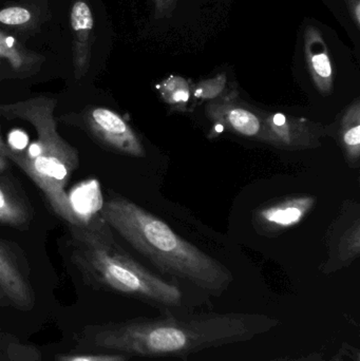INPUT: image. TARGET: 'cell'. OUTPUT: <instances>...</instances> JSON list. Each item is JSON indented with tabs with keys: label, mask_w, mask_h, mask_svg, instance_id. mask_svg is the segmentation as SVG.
<instances>
[{
	"label": "cell",
	"mask_w": 360,
	"mask_h": 361,
	"mask_svg": "<svg viewBox=\"0 0 360 361\" xmlns=\"http://www.w3.org/2000/svg\"><path fill=\"white\" fill-rule=\"evenodd\" d=\"M280 320L259 313H161L95 329L93 345L127 356L188 360L206 350L247 343L276 330Z\"/></svg>",
	"instance_id": "cell-1"
},
{
	"label": "cell",
	"mask_w": 360,
	"mask_h": 361,
	"mask_svg": "<svg viewBox=\"0 0 360 361\" xmlns=\"http://www.w3.org/2000/svg\"><path fill=\"white\" fill-rule=\"evenodd\" d=\"M55 99L37 97L0 105V157L16 164L44 192L57 216L76 225L66 186L78 167V152L57 130Z\"/></svg>",
	"instance_id": "cell-2"
},
{
	"label": "cell",
	"mask_w": 360,
	"mask_h": 361,
	"mask_svg": "<svg viewBox=\"0 0 360 361\" xmlns=\"http://www.w3.org/2000/svg\"><path fill=\"white\" fill-rule=\"evenodd\" d=\"M71 261L85 283L137 299L161 313L194 311L181 286L148 271L114 239L101 214L69 225Z\"/></svg>",
	"instance_id": "cell-3"
},
{
	"label": "cell",
	"mask_w": 360,
	"mask_h": 361,
	"mask_svg": "<svg viewBox=\"0 0 360 361\" xmlns=\"http://www.w3.org/2000/svg\"><path fill=\"white\" fill-rule=\"evenodd\" d=\"M101 218L161 273L194 286L199 292L221 296L232 282L219 261L178 235L151 212L122 197L101 204Z\"/></svg>",
	"instance_id": "cell-4"
},
{
	"label": "cell",
	"mask_w": 360,
	"mask_h": 361,
	"mask_svg": "<svg viewBox=\"0 0 360 361\" xmlns=\"http://www.w3.org/2000/svg\"><path fill=\"white\" fill-rule=\"evenodd\" d=\"M323 133V127L316 123L278 112L263 116L257 137L278 148L304 149L321 145Z\"/></svg>",
	"instance_id": "cell-5"
},
{
	"label": "cell",
	"mask_w": 360,
	"mask_h": 361,
	"mask_svg": "<svg viewBox=\"0 0 360 361\" xmlns=\"http://www.w3.org/2000/svg\"><path fill=\"white\" fill-rule=\"evenodd\" d=\"M86 123L95 139L106 147L135 158L145 157L141 140L130 125L116 112L107 108H92L87 114Z\"/></svg>",
	"instance_id": "cell-6"
},
{
	"label": "cell",
	"mask_w": 360,
	"mask_h": 361,
	"mask_svg": "<svg viewBox=\"0 0 360 361\" xmlns=\"http://www.w3.org/2000/svg\"><path fill=\"white\" fill-rule=\"evenodd\" d=\"M314 197L299 195L287 197L261 208L254 216L258 231L276 233L297 225L314 207Z\"/></svg>",
	"instance_id": "cell-7"
},
{
	"label": "cell",
	"mask_w": 360,
	"mask_h": 361,
	"mask_svg": "<svg viewBox=\"0 0 360 361\" xmlns=\"http://www.w3.org/2000/svg\"><path fill=\"white\" fill-rule=\"evenodd\" d=\"M0 288L10 305L20 311L34 307L33 292L15 255L0 240Z\"/></svg>",
	"instance_id": "cell-8"
},
{
	"label": "cell",
	"mask_w": 360,
	"mask_h": 361,
	"mask_svg": "<svg viewBox=\"0 0 360 361\" xmlns=\"http://www.w3.org/2000/svg\"><path fill=\"white\" fill-rule=\"evenodd\" d=\"M304 54L315 86L323 94H330L333 91V65L323 34L312 25L304 31Z\"/></svg>",
	"instance_id": "cell-9"
},
{
	"label": "cell",
	"mask_w": 360,
	"mask_h": 361,
	"mask_svg": "<svg viewBox=\"0 0 360 361\" xmlns=\"http://www.w3.org/2000/svg\"><path fill=\"white\" fill-rule=\"evenodd\" d=\"M207 114L218 124L223 125L244 137H257L261 129V118L232 99L211 103L207 107Z\"/></svg>",
	"instance_id": "cell-10"
},
{
	"label": "cell",
	"mask_w": 360,
	"mask_h": 361,
	"mask_svg": "<svg viewBox=\"0 0 360 361\" xmlns=\"http://www.w3.org/2000/svg\"><path fill=\"white\" fill-rule=\"evenodd\" d=\"M340 140L351 163H359L360 156V104L355 99L345 111L340 122Z\"/></svg>",
	"instance_id": "cell-11"
},
{
	"label": "cell",
	"mask_w": 360,
	"mask_h": 361,
	"mask_svg": "<svg viewBox=\"0 0 360 361\" xmlns=\"http://www.w3.org/2000/svg\"><path fill=\"white\" fill-rule=\"evenodd\" d=\"M30 220V212L23 197L8 185L0 182V223L20 227Z\"/></svg>",
	"instance_id": "cell-12"
},
{
	"label": "cell",
	"mask_w": 360,
	"mask_h": 361,
	"mask_svg": "<svg viewBox=\"0 0 360 361\" xmlns=\"http://www.w3.org/2000/svg\"><path fill=\"white\" fill-rule=\"evenodd\" d=\"M162 94L168 103H186L190 97V87L184 78L171 76L161 87Z\"/></svg>",
	"instance_id": "cell-13"
},
{
	"label": "cell",
	"mask_w": 360,
	"mask_h": 361,
	"mask_svg": "<svg viewBox=\"0 0 360 361\" xmlns=\"http://www.w3.org/2000/svg\"><path fill=\"white\" fill-rule=\"evenodd\" d=\"M72 29L75 32L90 31L94 25L93 15L86 2L78 0L71 11Z\"/></svg>",
	"instance_id": "cell-14"
},
{
	"label": "cell",
	"mask_w": 360,
	"mask_h": 361,
	"mask_svg": "<svg viewBox=\"0 0 360 361\" xmlns=\"http://www.w3.org/2000/svg\"><path fill=\"white\" fill-rule=\"evenodd\" d=\"M226 76L224 74L211 80L200 82L194 89V95L202 99H211L219 95L225 87Z\"/></svg>",
	"instance_id": "cell-15"
},
{
	"label": "cell",
	"mask_w": 360,
	"mask_h": 361,
	"mask_svg": "<svg viewBox=\"0 0 360 361\" xmlns=\"http://www.w3.org/2000/svg\"><path fill=\"white\" fill-rule=\"evenodd\" d=\"M31 19L29 11L20 6L4 8L0 11V23L8 25H19L27 23Z\"/></svg>",
	"instance_id": "cell-16"
},
{
	"label": "cell",
	"mask_w": 360,
	"mask_h": 361,
	"mask_svg": "<svg viewBox=\"0 0 360 361\" xmlns=\"http://www.w3.org/2000/svg\"><path fill=\"white\" fill-rule=\"evenodd\" d=\"M55 361H129L125 354H97V355H59Z\"/></svg>",
	"instance_id": "cell-17"
},
{
	"label": "cell",
	"mask_w": 360,
	"mask_h": 361,
	"mask_svg": "<svg viewBox=\"0 0 360 361\" xmlns=\"http://www.w3.org/2000/svg\"><path fill=\"white\" fill-rule=\"evenodd\" d=\"M359 231V224H356L355 226V231H352V233H348L344 238H342V241L344 243H348L347 245H340V256H342V259H352V257H356L353 252V250H355L357 255L359 254V235L355 237V239H353L355 233Z\"/></svg>",
	"instance_id": "cell-18"
},
{
	"label": "cell",
	"mask_w": 360,
	"mask_h": 361,
	"mask_svg": "<svg viewBox=\"0 0 360 361\" xmlns=\"http://www.w3.org/2000/svg\"><path fill=\"white\" fill-rule=\"evenodd\" d=\"M331 361H360V351L354 345L344 343Z\"/></svg>",
	"instance_id": "cell-19"
},
{
	"label": "cell",
	"mask_w": 360,
	"mask_h": 361,
	"mask_svg": "<svg viewBox=\"0 0 360 361\" xmlns=\"http://www.w3.org/2000/svg\"><path fill=\"white\" fill-rule=\"evenodd\" d=\"M156 18L169 17L177 6L178 0H154Z\"/></svg>",
	"instance_id": "cell-20"
},
{
	"label": "cell",
	"mask_w": 360,
	"mask_h": 361,
	"mask_svg": "<svg viewBox=\"0 0 360 361\" xmlns=\"http://www.w3.org/2000/svg\"><path fill=\"white\" fill-rule=\"evenodd\" d=\"M270 361H331V358L327 360L323 353L313 352V353L304 354V355L285 356V357L275 358V360Z\"/></svg>",
	"instance_id": "cell-21"
},
{
	"label": "cell",
	"mask_w": 360,
	"mask_h": 361,
	"mask_svg": "<svg viewBox=\"0 0 360 361\" xmlns=\"http://www.w3.org/2000/svg\"><path fill=\"white\" fill-rule=\"evenodd\" d=\"M347 6L350 11L351 17L357 27L360 25V0H346Z\"/></svg>",
	"instance_id": "cell-22"
},
{
	"label": "cell",
	"mask_w": 360,
	"mask_h": 361,
	"mask_svg": "<svg viewBox=\"0 0 360 361\" xmlns=\"http://www.w3.org/2000/svg\"><path fill=\"white\" fill-rule=\"evenodd\" d=\"M8 305H10V302H8V299L4 296V292L0 288V307H6Z\"/></svg>",
	"instance_id": "cell-23"
},
{
	"label": "cell",
	"mask_w": 360,
	"mask_h": 361,
	"mask_svg": "<svg viewBox=\"0 0 360 361\" xmlns=\"http://www.w3.org/2000/svg\"><path fill=\"white\" fill-rule=\"evenodd\" d=\"M8 162L6 159L0 157V171H4L8 167Z\"/></svg>",
	"instance_id": "cell-24"
},
{
	"label": "cell",
	"mask_w": 360,
	"mask_h": 361,
	"mask_svg": "<svg viewBox=\"0 0 360 361\" xmlns=\"http://www.w3.org/2000/svg\"><path fill=\"white\" fill-rule=\"evenodd\" d=\"M23 361H38V360H35V356H34V357H29V358H27V360H23Z\"/></svg>",
	"instance_id": "cell-25"
}]
</instances>
